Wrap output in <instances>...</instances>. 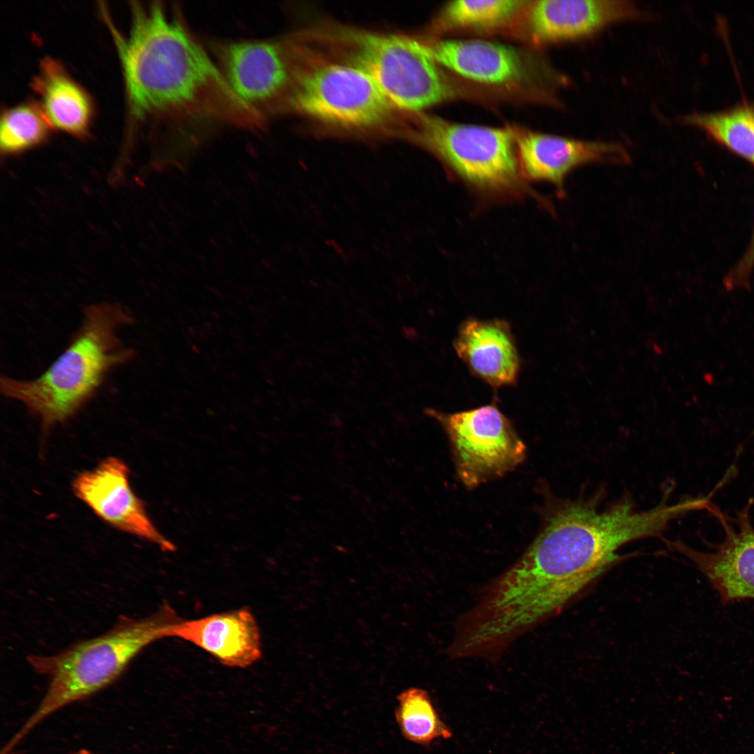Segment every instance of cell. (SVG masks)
<instances>
[{"label": "cell", "mask_w": 754, "mask_h": 754, "mask_svg": "<svg viewBox=\"0 0 754 754\" xmlns=\"http://www.w3.org/2000/svg\"><path fill=\"white\" fill-rule=\"evenodd\" d=\"M751 500L734 518L710 502L706 509L721 524L724 538L709 551L692 548L682 541H669L674 550L688 559L717 592L723 603L754 600V528L750 519Z\"/></svg>", "instance_id": "10"}, {"label": "cell", "mask_w": 754, "mask_h": 754, "mask_svg": "<svg viewBox=\"0 0 754 754\" xmlns=\"http://www.w3.org/2000/svg\"><path fill=\"white\" fill-rule=\"evenodd\" d=\"M110 27L135 117L264 128L266 119L235 92L177 7L133 3L128 36Z\"/></svg>", "instance_id": "1"}, {"label": "cell", "mask_w": 754, "mask_h": 754, "mask_svg": "<svg viewBox=\"0 0 754 754\" xmlns=\"http://www.w3.org/2000/svg\"><path fill=\"white\" fill-rule=\"evenodd\" d=\"M32 85L51 126L77 136L87 133L93 112L91 99L58 61H42Z\"/></svg>", "instance_id": "17"}, {"label": "cell", "mask_w": 754, "mask_h": 754, "mask_svg": "<svg viewBox=\"0 0 754 754\" xmlns=\"http://www.w3.org/2000/svg\"><path fill=\"white\" fill-rule=\"evenodd\" d=\"M421 42L424 52L437 64L476 82L512 84L526 74L524 57L508 45L482 40Z\"/></svg>", "instance_id": "16"}, {"label": "cell", "mask_w": 754, "mask_h": 754, "mask_svg": "<svg viewBox=\"0 0 754 754\" xmlns=\"http://www.w3.org/2000/svg\"><path fill=\"white\" fill-rule=\"evenodd\" d=\"M51 124L40 106L27 103L5 111L0 124V145L5 153H15L43 142Z\"/></svg>", "instance_id": "21"}, {"label": "cell", "mask_w": 754, "mask_h": 754, "mask_svg": "<svg viewBox=\"0 0 754 754\" xmlns=\"http://www.w3.org/2000/svg\"><path fill=\"white\" fill-rule=\"evenodd\" d=\"M341 34L353 46V64L370 76L392 106L417 112L454 96V87L421 40L362 31Z\"/></svg>", "instance_id": "6"}, {"label": "cell", "mask_w": 754, "mask_h": 754, "mask_svg": "<svg viewBox=\"0 0 754 754\" xmlns=\"http://www.w3.org/2000/svg\"><path fill=\"white\" fill-rule=\"evenodd\" d=\"M527 3L519 0L452 1L438 14L436 27L448 31L500 26L515 16Z\"/></svg>", "instance_id": "19"}, {"label": "cell", "mask_w": 754, "mask_h": 754, "mask_svg": "<svg viewBox=\"0 0 754 754\" xmlns=\"http://www.w3.org/2000/svg\"><path fill=\"white\" fill-rule=\"evenodd\" d=\"M688 510L685 501L670 504L666 498L644 510L626 498L604 509L592 498L557 501L523 554L525 568L540 593L565 607L621 559V547L660 536Z\"/></svg>", "instance_id": "2"}, {"label": "cell", "mask_w": 754, "mask_h": 754, "mask_svg": "<svg viewBox=\"0 0 754 754\" xmlns=\"http://www.w3.org/2000/svg\"><path fill=\"white\" fill-rule=\"evenodd\" d=\"M392 107L364 70L332 62L297 69L286 105L318 121L350 128L380 124Z\"/></svg>", "instance_id": "7"}, {"label": "cell", "mask_w": 754, "mask_h": 754, "mask_svg": "<svg viewBox=\"0 0 754 754\" xmlns=\"http://www.w3.org/2000/svg\"><path fill=\"white\" fill-rule=\"evenodd\" d=\"M397 700V721L408 741L427 744L439 738L452 737L451 731L441 720L426 690L407 688L398 695Z\"/></svg>", "instance_id": "20"}, {"label": "cell", "mask_w": 754, "mask_h": 754, "mask_svg": "<svg viewBox=\"0 0 754 754\" xmlns=\"http://www.w3.org/2000/svg\"><path fill=\"white\" fill-rule=\"evenodd\" d=\"M73 490L99 518L125 533L149 541L163 551L175 546L156 528L145 503L133 491L126 464L117 457L103 459L94 469L80 473Z\"/></svg>", "instance_id": "11"}, {"label": "cell", "mask_w": 754, "mask_h": 754, "mask_svg": "<svg viewBox=\"0 0 754 754\" xmlns=\"http://www.w3.org/2000/svg\"><path fill=\"white\" fill-rule=\"evenodd\" d=\"M419 128L422 143L474 189L503 197L531 190L520 172L514 129L457 124L432 115L420 116Z\"/></svg>", "instance_id": "5"}, {"label": "cell", "mask_w": 754, "mask_h": 754, "mask_svg": "<svg viewBox=\"0 0 754 754\" xmlns=\"http://www.w3.org/2000/svg\"><path fill=\"white\" fill-rule=\"evenodd\" d=\"M72 754H94V753H93L91 751H89L88 750H86V749H80V750H79L77 751H75V752L73 753Z\"/></svg>", "instance_id": "23"}, {"label": "cell", "mask_w": 754, "mask_h": 754, "mask_svg": "<svg viewBox=\"0 0 754 754\" xmlns=\"http://www.w3.org/2000/svg\"><path fill=\"white\" fill-rule=\"evenodd\" d=\"M179 618L168 604L142 619L121 616L104 634L72 644L50 656L32 655V669L49 678L46 693L35 711L11 739L18 742L59 709L84 700L117 680L131 661L155 641L169 637Z\"/></svg>", "instance_id": "4"}, {"label": "cell", "mask_w": 754, "mask_h": 754, "mask_svg": "<svg viewBox=\"0 0 754 754\" xmlns=\"http://www.w3.org/2000/svg\"><path fill=\"white\" fill-rule=\"evenodd\" d=\"M682 119L703 129L754 168V102H741L720 111L694 112Z\"/></svg>", "instance_id": "18"}, {"label": "cell", "mask_w": 754, "mask_h": 754, "mask_svg": "<svg viewBox=\"0 0 754 754\" xmlns=\"http://www.w3.org/2000/svg\"><path fill=\"white\" fill-rule=\"evenodd\" d=\"M449 440L459 479L468 489L501 478L526 457V445L496 403L455 413L428 409Z\"/></svg>", "instance_id": "8"}, {"label": "cell", "mask_w": 754, "mask_h": 754, "mask_svg": "<svg viewBox=\"0 0 754 754\" xmlns=\"http://www.w3.org/2000/svg\"><path fill=\"white\" fill-rule=\"evenodd\" d=\"M170 637L191 643L231 667H247L262 655L260 629L246 607L182 619L172 626Z\"/></svg>", "instance_id": "14"}, {"label": "cell", "mask_w": 754, "mask_h": 754, "mask_svg": "<svg viewBox=\"0 0 754 754\" xmlns=\"http://www.w3.org/2000/svg\"><path fill=\"white\" fill-rule=\"evenodd\" d=\"M453 347L471 373L490 386L513 385L517 380L520 358L505 321L465 320L458 328Z\"/></svg>", "instance_id": "15"}, {"label": "cell", "mask_w": 754, "mask_h": 754, "mask_svg": "<svg viewBox=\"0 0 754 754\" xmlns=\"http://www.w3.org/2000/svg\"><path fill=\"white\" fill-rule=\"evenodd\" d=\"M754 269V219L752 236L748 245L738 263L723 279L727 290L737 288L750 290V277Z\"/></svg>", "instance_id": "22"}, {"label": "cell", "mask_w": 754, "mask_h": 754, "mask_svg": "<svg viewBox=\"0 0 754 754\" xmlns=\"http://www.w3.org/2000/svg\"><path fill=\"white\" fill-rule=\"evenodd\" d=\"M213 46L218 66L242 100L265 119L285 110L297 70L291 43L240 40Z\"/></svg>", "instance_id": "9"}, {"label": "cell", "mask_w": 754, "mask_h": 754, "mask_svg": "<svg viewBox=\"0 0 754 754\" xmlns=\"http://www.w3.org/2000/svg\"><path fill=\"white\" fill-rule=\"evenodd\" d=\"M528 11V31L538 44L584 38L639 13L624 0H540Z\"/></svg>", "instance_id": "13"}, {"label": "cell", "mask_w": 754, "mask_h": 754, "mask_svg": "<svg viewBox=\"0 0 754 754\" xmlns=\"http://www.w3.org/2000/svg\"><path fill=\"white\" fill-rule=\"evenodd\" d=\"M78 330L54 362L38 376L18 379L1 376L0 391L22 404L45 429L64 423L96 394L107 376L133 360L119 330L133 323L127 309L103 302L84 308Z\"/></svg>", "instance_id": "3"}, {"label": "cell", "mask_w": 754, "mask_h": 754, "mask_svg": "<svg viewBox=\"0 0 754 754\" xmlns=\"http://www.w3.org/2000/svg\"><path fill=\"white\" fill-rule=\"evenodd\" d=\"M522 176L526 180L552 184L559 198L566 195L565 182L575 169L591 163L626 164V148L618 143L591 141L514 129Z\"/></svg>", "instance_id": "12"}]
</instances>
